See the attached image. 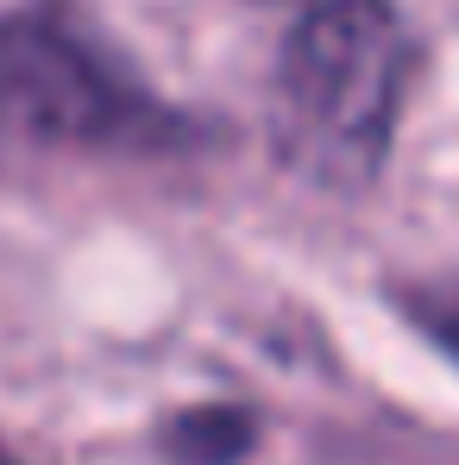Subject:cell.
<instances>
[{
	"label": "cell",
	"mask_w": 459,
	"mask_h": 465,
	"mask_svg": "<svg viewBox=\"0 0 459 465\" xmlns=\"http://www.w3.org/2000/svg\"><path fill=\"white\" fill-rule=\"evenodd\" d=\"M415 76V32L396 0H314L271 76L277 157L314 189H372Z\"/></svg>",
	"instance_id": "1"
},
{
	"label": "cell",
	"mask_w": 459,
	"mask_h": 465,
	"mask_svg": "<svg viewBox=\"0 0 459 465\" xmlns=\"http://www.w3.org/2000/svg\"><path fill=\"white\" fill-rule=\"evenodd\" d=\"M189 120L164 107L76 19L25 6L0 19V145L6 152H157Z\"/></svg>",
	"instance_id": "2"
},
{
	"label": "cell",
	"mask_w": 459,
	"mask_h": 465,
	"mask_svg": "<svg viewBox=\"0 0 459 465\" xmlns=\"http://www.w3.org/2000/svg\"><path fill=\"white\" fill-rule=\"evenodd\" d=\"M258 447V415L239 402H195L157 428V453L170 465H239Z\"/></svg>",
	"instance_id": "3"
},
{
	"label": "cell",
	"mask_w": 459,
	"mask_h": 465,
	"mask_svg": "<svg viewBox=\"0 0 459 465\" xmlns=\"http://www.w3.org/2000/svg\"><path fill=\"white\" fill-rule=\"evenodd\" d=\"M390 302L396 314L459 365V277H409V283H390Z\"/></svg>",
	"instance_id": "4"
},
{
	"label": "cell",
	"mask_w": 459,
	"mask_h": 465,
	"mask_svg": "<svg viewBox=\"0 0 459 465\" xmlns=\"http://www.w3.org/2000/svg\"><path fill=\"white\" fill-rule=\"evenodd\" d=\"M0 465H19V460H13V447H6V440H0Z\"/></svg>",
	"instance_id": "5"
}]
</instances>
